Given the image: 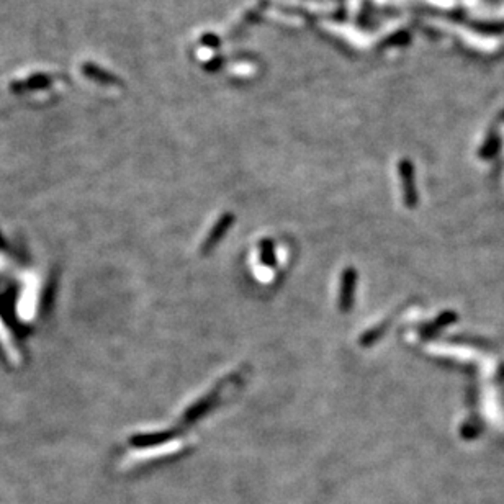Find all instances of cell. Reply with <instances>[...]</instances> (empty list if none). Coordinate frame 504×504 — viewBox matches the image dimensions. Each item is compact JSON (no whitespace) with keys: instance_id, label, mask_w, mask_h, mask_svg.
Here are the masks:
<instances>
[{"instance_id":"2","label":"cell","mask_w":504,"mask_h":504,"mask_svg":"<svg viewBox=\"0 0 504 504\" xmlns=\"http://www.w3.org/2000/svg\"><path fill=\"white\" fill-rule=\"evenodd\" d=\"M231 223H233V216H231V215H225L223 218H221L220 221H218V225L215 226V228H213V231H211L210 234H208L207 241H205L203 252H208V251L211 249L213 246L216 244L218 241H220L221 236H223V234H225L226 231H228L229 225H231Z\"/></svg>"},{"instance_id":"1","label":"cell","mask_w":504,"mask_h":504,"mask_svg":"<svg viewBox=\"0 0 504 504\" xmlns=\"http://www.w3.org/2000/svg\"><path fill=\"white\" fill-rule=\"evenodd\" d=\"M354 287H356V272L352 268H347L343 273V287H341V310L343 311H349L350 306H352V300H354Z\"/></svg>"}]
</instances>
